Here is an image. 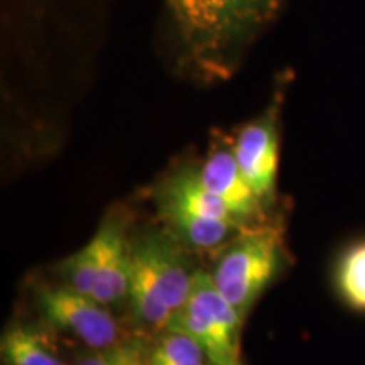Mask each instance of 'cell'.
<instances>
[{
    "label": "cell",
    "instance_id": "cell-1",
    "mask_svg": "<svg viewBox=\"0 0 365 365\" xmlns=\"http://www.w3.org/2000/svg\"><path fill=\"white\" fill-rule=\"evenodd\" d=\"M176 65L202 81L225 80L276 22L284 0H163Z\"/></svg>",
    "mask_w": 365,
    "mask_h": 365
},
{
    "label": "cell",
    "instance_id": "cell-2",
    "mask_svg": "<svg viewBox=\"0 0 365 365\" xmlns=\"http://www.w3.org/2000/svg\"><path fill=\"white\" fill-rule=\"evenodd\" d=\"M132 252L129 218L113 212L83 247L59 264V276L65 284L110 307L129 294Z\"/></svg>",
    "mask_w": 365,
    "mask_h": 365
},
{
    "label": "cell",
    "instance_id": "cell-3",
    "mask_svg": "<svg viewBox=\"0 0 365 365\" xmlns=\"http://www.w3.org/2000/svg\"><path fill=\"white\" fill-rule=\"evenodd\" d=\"M286 262L282 230L266 222L245 228L223 249L212 277L223 298L245 318Z\"/></svg>",
    "mask_w": 365,
    "mask_h": 365
},
{
    "label": "cell",
    "instance_id": "cell-4",
    "mask_svg": "<svg viewBox=\"0 0 365 365\" xmlns=\"http://www.w3.org/2000/svg\"><path fill=\"white\" fill-rule=\"evenodd\" d=\"M244 317L223 298L212 274L196 269L186 304L173 317L168 330L190 335L213 365L240 364V333Z\"/></svg>",
    "mask_w": 365,
    "mask_h": 365
},
{
    "label": "cell",
    "instance_id": "cell-5",
    "mask_svg": "<svg viewBox=\"0 0 365 365\" xmlns=\"http://www.w3.org/2000/svg\"><path fill=\"white\" fill-rule=\"evenodd\" d=\"M36 307L49 327L75 336L86 349H102L127 336L107 304L65 282L39 286Z\"/></svg>",
    "mask_w": 365,
    "mask_h": 365
},
{
    "label": "cell",
    "instance_id": "cell-6",
    "mask_svg": "<svg viewBox=\"0 0 365 365\" xmlns=\"http://www.w3.org/2000/svg\"><path fill=\"white\" fill-rule=\"evenodd\" d=\"M284 85L286 81H279L266 110L242 124L234 134L235 158L242 175L266 205L276 198Z\"/></svg>",
    "mask_w": 365,
    "mask_h": 365
},
{
    "label": "cell",
    "instance_id": "cell-7",
    "mask_svg": "<svg viewBox=\"0 0 365 365\" xmlns=\"http://www.w3.org/2000/svg\"><path fill=\"white\" fill-rule=\"evenodd\" d=\"M198 170L205 186L227 205L242 225L254 227L264 223L266 203L255 195L242 175L235 158L234 135L213 132L208 153Z\"/></svg>",
    "mask_w": 365,
    "mask_h": 365
},
{
    "label": "cell",
    "instance_id": "cell-8",
    "mask_svg": "<svg viewBox=\"0 0 365 365\" xmlns=\"http://www.w3.org/2000/svg\"><path fill=\"white\" fill-rule=\"evenodd\" d=\"M158 207L168 230L182 245H188V247L196 250H203V252L218 250L222 249V245L227 247L237 235L242 234L245 228H249L235 222L198 215V213L178 207V205L158 203Z\"/></svg>",
    "mask_w": 365,
    "mask_h": 365
},
{
    "label": "cell",
    "instance_id": "cell-9",
    "mask_svg": "<svg viewBox=\"0 0 365 365\" xmlns=\"http://www.w3.org/2000/svg\"><path fill=\"white\" fill-rule=\"evenodd\" d=\"M156 196L158 203L178 205L198 215L240 223L232 215L227 205L205 186L200 178L198 166H193V164H185L171 173L170 178H166L159 186Z\"/></svg>",
    "mask_w": 365,
    "mask_h": 365
},
{
    "label": "cell",
    "instance_id": "cell-10",
    "mask_svg": "<svg viewBox=\"0 0 365 365\" xmlns=\"http://www.w3.org/2000/svg\"><path fill=\"white\" fill-rule=\"evenodd\" d=\"M0 355L6 365H66L48 330L21 322L6 328Z\"/></svg>",
    "mask_w": 365,
    "mask_h": 365
},
{
    "label": "cell",
    "instance_id": "cell-11",
    "mask_svg": "<svg viewBox=\"0 0 365 365\" xmlns=\"http://www.w3.org/2000/svg\"><path fill=\"white\" fill-rule=\"evenodd\" d=\"M333 287L341 303L365 314V237L350 242L333 266Z\"/></svg>",
    "mask_w": 365,
    "mask_h": 365
},
{
    "label": "cell",
    "instance_id": "cell-12",
    "mask_svg": "<svg viewBox=\"0 0 365 365\" xmlns=\"http://www.w3.org/2000/svg\"><path fill=\"white\" fill-rule=\"evenodd\" d=\"M205 350L186 333L159 331L149 344V365H207Z\"/></svg>",
    "mask_w": 365,
    "mask_h": 365
},
{
    "label": "cell",
    "instance_id": "cell-13",
    "mask_svg": "<svg viewBox=\"0 0 365 365\" xmlns=\"http://www.w3.org/2000/svg\"><path fill=\"white\" fill-rule=\"evenodd\" d=\"M149 344L140 335H127L113 345L86 349L75 365H149Z\"/></svg>",
    "mask_w": 365,
    "mask_h": 365
},
{
    "label": "cell",
    "instance_id": "cell-14",
    "mask_svg": "<svg viewBox=\"0 0 365 365\" xmlns=\"http://www.w3.org/2000/svg\"><path fill=\"white\" fill-rule=\"evenodd\" d=\"M207 365H213V364H210V362H208V364H207Z\"/></svg>",
    "mask_w": 365,
    "mask_h": 365
}]
</instances>
